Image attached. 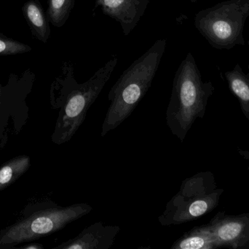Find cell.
Returning a JSON list of instances; mask_svg holds the SVG:
<instances>
[{
  "instance_id": "obj_8",
  "label": "cell",
  "mask_w": 249,
  "mask_h": 249,
  "mask_svg": "<svg viewBox=\"0 0 249 249\" xmlns=\"http://www.w3.org/2000/svg\"><path fill=\"white\" fill-rule=\"evenodd\" d=\"M149 0H95V7L121 24L124 36L138 25L144 14Z\"/></svg>"
},
{
  "instance_id": "obj_3",
  "label": "cell",
  "mask_w": 249,
  "mask_h": 249,
  "mask_svg": "<svg viewBox=\"0 0 249 249\" xmlns=\"http://www.w3.org/2000/svg\"><path fill=\"white\" fill-rule=\"evenodd\" d=\"M214 90L212 82L203 81L194 57L188 53L176 72L165 114L167 126L180 141L185 140L196 120L204 117Z\"/></svg>"
},
{
  "instance_id": "obj_15",
  "label": "cell",
  "mask_w": 249,
  "mask_h": 249,
  "mask_svg": "<svg viewBox=\"0 0 249 249\" xmlns=\"http://www.w3.org/2000/svg\"><path fill=\"white\" fill-rule=\"evenodd\" d=\"M31 51L29 45L0 34V56L16 55Z\"/></svg>"
},
{
  "instance_id": "obj_2",
  "label": "cell",
  "mask_w": 249,
  "mask_h": 249,
  "mask_svg": "<svg viewBox=\"0 0 249 249\" xmlns=\"http://www.w3.org/2000/svg\"><path fill=\"white\" fill-rule=\"evenodd\" d=\"M166 45V39H158L124 70L111 88L108 95L110 105L101 130L102 137L118 128L142 100L155 78Z\"/></svg>"
},
{
  "instance_id": "obj_4",
  "label": "cell",
  "mask_w": 249,
  "mask_h": 249,
  "mask_svg": "<svg viewBox=\"0 0 249 249\" xmlns=\"http://www.w3.org/2000/svg\"><path fill=\"white\" fill-rule=\"evenodd\" d=\"M92 210L93 208L85 203L65 207L53 202L38 203L31 213L0 232V249L13 248L58 232Z\"/></svg>"
},
{
  "instance_id": "obj_6",
  "label": "cell",
  "mask_w": 249,
  "mask_h": 249,
  "mask_svg": "<svg viewBox=\"0 0 249 249\" xmlns=\"http://www.w3.org/2000/svg\"><path fill=\"white\" fill-rule=\"evenodd\" d=\"M249 18V0H226L196 13L194 24L213 48L229 50L245 45Z\"/></svg>"
},
{
  "instance_id": "obj_7",
  "label": "cell",
  "mask_w": 249,
  "mask_h": 249,
  "mask_svg": "<svg viewBox=\"0 0 249 249\" xmlns=\"http://www.w3.org/2000/svg\"><path fill=\"white\" fill-rule=\"evenodd\" d=\"M217 249H249V213L219 211L207 224Z\"/></svg>"
},
{
  "instance_id": "obj_11",
  "label": "cell",
  "mask_w": 249,
  "mask_h": 249,
  "mask_svg": "<svg viewBox=\"0 0 249 249\" xmlns=\"http://www.w3.org/2000/svg\"><path fill=\"white\" fill-rule=\"evenodd\" d=\"M22 9L34 36L46 43L51 33L50 21L39 0H29Z\"/></svg>"
},
{
  "instance_id": "obj_16",
  "label": "cell",
  "mask_w": 249,
  "mask_h": 249,
  "mask_svg": "<svg viewBox=\"0 0 249 249\" xmlns=\"http://www.w3.org/2000/svg\"><path fill=\"white\" fill-rule=\"evenodd\" d=\"M238 152L239 154L241 155L244 159H245L246 160L249 161V151L244 150V149H241L238 148ZM248 170L249 171V166L248 167Z\"/></svg>"
},
{
  "instance_id": "obj_17",
  "label": "cell",
  "mask_w": 249,
  "mask_h": 249,
  "mask_svg": "<svg viewBox=\"0 0 249 249\" xmlns=\"http://www.w3.org/2000/svg\"><path fill=\"white\" fill-rule=\"evenodd\" d=\"M21 248L24 249H42L43 247L41 244H32V245L25 246V247H21Z\"/></svg>"
},
{
  "instance_id": "obj_13",
  "label": "cell",
  "mask_w": 249,
  "mask_h": 249,
  "mask_svg": "<svg viewBox=\"0 0 249 249\" xmlns=\"http://www.w3.org/2000/svg\"><path fill=\"white\" fill-rule=\"evenodd\" d=\"M30 166V157L26 155L16 156L1 166L0 168V192L17 181Z\"/></svg>"
},
{
  "instance_id": "obj_9",
  "label": "cell",
  "mask_w": 249,
  "mask_h": 249,
  "mask_svg": "<svg viewBox=\"0 0 249 249\" xmlns=\"http://www.w3.org/2000/svg\"><path fill=\"white\" fill-rule=\"evenodd\" d=\"M120 232L121 228L118 225L96 222L54 249H109L114 245Z\"/></svg>"
},
{
  "instance_id": "obj_5",
  "label": "cell",
  "mask_w": 249,
  "mask_h": 249,
  "mask_svg": "<svg viewBox=\"0 0 249 249\" xmlns=\"http://www.w3.org/2000/svg\"><path fill=\"white\" fill-rule=\"evenodd\" d=\"M225 190L218 188L214 174L199 172L185 178L178 192L171 197L158 217L162 226H177L213 211Z\"/></svg>"
},
{
  "instance_id": "obj_10",
  "label": "cell",
  "mask_w": 249,
  "mask_h": 249,
  "mask_svg": "<svg viewBox=\"0 0 249 249\" xmlns=\"http://www.w3.org/2000/svg\"><path fill=\"white\" fill-rule=\"evenodd\" d=\"M248 73H245L239 64L225 73L230 90L236 96L244 116L249 121V40Z\"/></svg>"
},
{
  "instance_id": "obj_1",
  "label": "cell",
  "mask_w": 249,
  "mask_h": 249,
  "mask_svg": "<svg viewBox=\"0 0 249 249\" xmlns=\"http://www.w3.org/2000/svg\"><path fill=\"white\" fill-rule=\"evenodd\" d=\"M118 61V58L112 56L83 83L76 80L72 64L66 63L64 75L59 80V96L55 103V108L60 109L52 135L55 144H64L74 137L86 120L88 111L110 79Z\"/></svg>"
},
{
  "instance_id": "obj_14",
  "label": "cell",
  "mask_w": 249,
  "mask_h": 249,
  "mask_svg": "<svg viewBox=\"0 0 249 249\" xmlns=\"http://www.w3.org/2000/svg\"><path fill=\"white\" fill-rule=\"evenodd\" d=\"M75 0H48L47 16L55 27H62L70 18Z\"/></svg>"
},
{
  "instance_id": "obj_12",
  "label": "cell",
  "mask_w": 249,
  "mask_h": 249,
  "mask_svg": "<svg viewBox=\"0 0 249 249\" xmlns=\"http://www.w3.org/2000/svg\"><path fill=\"white\" fill-rule=\"evenodd\" d=\"M216 241L207 224L195 227L180 237L171 249H216Z\"/></svg>"
},
{
  "instance_id": "obj_18",
  "label": "cell",
  "mask_w": 249,
  "mask_h": 249,
  "mask_svg": "<svg viewBox=\"0 0 249 249\" xmlns=\"http://www.w3.org/2000/svg\"><path fill=\"white\" fill-rule=\"evenodd\" d=\"M1 87H0V99H1Z\"/></svg>"
}]
</instances>
